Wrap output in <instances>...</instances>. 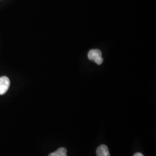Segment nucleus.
<instances>
[{
	"label": "nucleus",
	"mask_w": 156,
	"mask_h": 156,
	"mask_svg": "<svg viewBox=\"0 0 156 156\" xmlns=\"http://www.w3.org/2000/svg\"><path fill=\"white\" fill-rule=\"evenodd\" d=\"M10 80L6 76L0 78V95L4 94L10 86Z\"/></svg>",
	"instance_id": "nucleus-2"
},
{
	"label": "nucleus",
	"mask_w": 156,
	"mask_h": 156,
	"mask_svg": "<svg viewBox=\"0 0 156 156\" xmlns=\"http://www.w3.org/2000/svg\"><path fill=\"white\" fill-rule=\"evenodd\" d=\"M67 149L64 147H60L56 151L50 153L48 156H67Z\"/></svg>",
	"instance_id": "nucleus-4"
},
{
	"label": "nucleus",
	"mask_w": 156,
	"mask_h": 156,
	"mask_svg": "<svg viewBox=\"0 0 156 156\" xmlns=\"http://www.w3.org/2000/svg\"><path fill=\"white\" fill-rule=\"evenodd\" d=\"M134 156H144L140 153H136L134 154Z\"/></svg>",
	"instance_id": "nucleus-5"
},
{
	"label": "nucleus",
	"mask_w": 156,
	"mask_h": 156,
	"mask_svg": "<svg viewBox=\"0 0 156 156\" xmlns=\"http://www.w3.org/2000/svg\"><path fill=\"white\" fill-rule=\"evenodd\" d=\"M96 153L97 156H110L108 148L105 145L100 146L97 149Z\"/></svg>",
	"instance_id": "nucleus-3"
},
{
	"label": "nucleus",
	"mask_w": 156,
	"mask_h": 156,
	"mask_svg": "<svg viewBox=\"0 0 156 156\" xmlns=\"http://www.w3.org/2000/svg\"><path fill=\"white\" fill-rule=\"evenodd\" d=\"M87 56L90 60L94 62L98 65L102 64L104 62V59L102 57V52L99 49L90 50Z\"/></svg>",
	"instance_id": "nucleus-1"
}]
</instances>
